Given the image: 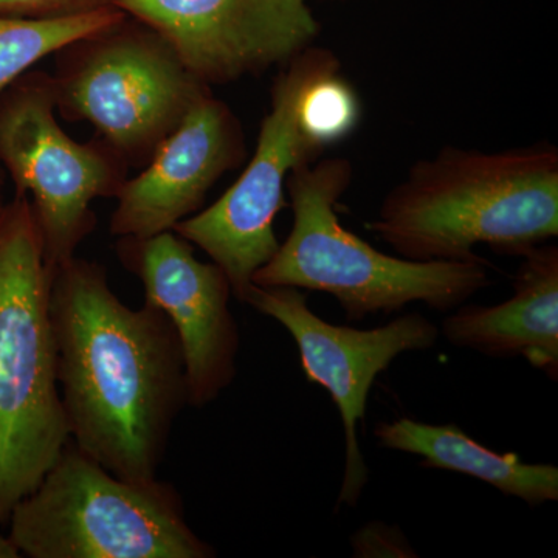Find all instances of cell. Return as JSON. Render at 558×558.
Masks as SVG:
<instances>
[{
	"mask_svg": "<svg viewBox=\"0 0 558 558\" xmlns=\"http://www.w3.org/2000/svg\"><path fill=\"white\" fill-rule=\"evenodd\" d=\"M513 295L495 306L461 304L439 333L488 357H521L558 379V247L542 244L520 256Z\"/></svg>",
	"mask_w": 558,
	"mask_h": 558,
	"instance_id": "4fadbf2b",
	"label": "cell"
},
{
	"mask_svg": "<svg viewBox=\"0 0 558 558\" xmlns=\"http://www.w3.org/2000/svg\"><path fill=\"white\" fill-rule=\"evenodd\" d=\"M351 161L332 157L300 165L286 183L292 229L253 284L323 292L339 301L348 322L395 314L410 303L457 310L492 284L488 263L411 260L388 255L340 222L337 204L351 186Z\"/></svg>",
	"mask_w": 558,
	"mask_h": 558,
	"instance_id": "3957f363",
	"label": "cell"
},
{
	"mask_svg": "<svg viewBox=\"0 0 558 558\" xmlns=\"http://www.w3.org/2000/svg\"><path fill=\"white\" fill-rule=\"evenodd\" d=\"M124 16L126 13L117 7L47 20L0 16V95L44 58Z\"/></svg>",
	"mask_w": 558,
	"mask_h": 558,
	"instance_id": "9a60e30c",
	"label": "cell"
},
{
	"mask_svg": "<svg viewBox=\"0 0 558 558\" xmlns=\"http://www.w3.org/2000/svg\"><path fill=\"white\" fill-rule=\"evenodd\" d=\"M366 227L411 260L476 259V245L523 256L558 236V149L446 146L410 168Z\"/></svg>",
	"mask_w": 558,
	"mask_h": 558,
	"instance_id": "7a4b0ae2",
	"label": "cell"
},
{
	"mask_svg": "<svg viewBox=\"0 0 558 558\" xmlns=\"http://www.w3.org/2000/svg\"><path fill=\"white\" fill-rule=\"evenodd\" d=\"M117 0H0V16L47 17L76 16L116 7Z\"/></svg>",
	"mask_w": 558,
	"mask_h": 558,
	"instance_id": "ac0fdd59",
	"label": "cell"
},
{
	"mask_svg": "<svg viewBox=\"0 0 558 558\" xmlns=\"http://www.w3.org/2000/svg\"><path fill=\"white\" fill-rule=\"evenodd\" d=\"M116 7L167 39L209 87L282 68L319 35L307 0H117Z\"/></svg>",
	"mask_w": 558,
	"mask_h": 558,
	"instance_id": "30bf717a",
	"label": "cell"
},
{
	"mask_svg": "<svg viewBox=\"0 0 558 558\" xmlns=\"http://www.w3.org/2000/svg\"><path fill=\"white\" fill-rule=\"evenodd\" d=\"M123 266L142 281L145 303L170 318L185 360L189 405L204 409L236 377L241 333L230 311L229 278L218 264L202 263L175 231L120 238Z\"/></svg>",
	"mask_w": 558,
	"mask_h": 558,
	"instance_id": "8fae6325",
	"label": "cell"
},
{
	"mask_svg": "<svg viewBox=\"0 0 558 558\" xmlns=\"http://www.w3.org/2000/svg\"><path fill=\"white\" fill-rule=\"evenodd\" d=\"M0 163L14 194L31 197L50 274L97 226L92 204L116 197L130 165L102 140L62 130L50 73L31 70L0 95Z\"/></svg>",
	"mask_w": 558,
	"mask_h": 558,
	"instance_id": "ba28073f",
	"label": "cell"
},
{
	"mask_svg": "<svg viewBox=\"0 0 558 558\" xmlns=\"http://www.w3.org/2000/svg\"><path fill=\"white\" fill-rule=\"evenodd\" d=\"M355 558H414L418 557L409 538L399 526L369 521L351 537Z\"/></svg>",
	"mask_w": 558,
	"mask_h": 558,
	"instance_id": "e0dca14e",
	"label": "cell"
},
{
	"mask_svg": "<svg viewBox=\"0 0 558 558\" xmlns=\"http://www.w3.org/2000/svg\"><path fill=\"white\" fill-rule=\"evenodd\" d=\"M242 304L288 329L299 347L304 376L336 403L344 432L339 505L355 508L369 481L357 433L371 388L399 355L435 347L438 326L422 314H405L373 329L332 325L312 312L307 292L288 286L252 284Z\"/></svg>",
	"mask_w": 558,
	"mask_h": 558,
	"instance_id": "9c48e42d",
	"label": "cell"
},
{
	"mask_svg": "<svg viewBox=\"0 0 558 558\" xmlns=\"http://www.w3.org/2000/svg\"><path fill=\"white\" fill-rule=\"evenodd\" d=\"M21 557L14 543L11 542L9 535L0 534V558H17Z\"/></svg>",
	"mask_w": 558,
	"mask_h": 558,
	"instance_id": "d6986e66",
	"label": "cell"
},
{
	"mask_svg": "<svg viewBox=\"0 0 558 558\" xmlns=\"http://www.w3.org/2000/svg\"><path fill=\"white\" fill-rule=\"evenodd\" d=\"M3 183H5V172L0 170V190H2Z\"/></svg>",
	"mask_w": 558,
	"mask_h": 558,
	"instance_id": "ffe728a7",
	"label": "cell"
},
{
	"mask_svg": "<svg viewBox=\"0 0 558 558\" xmlns=\"http://www.w3.org/2000/svg\"><path fill=\"white\" fill-rule=\"evenodd\" d=\"M57 57L51 84L58 113L89 121L130 167H145L186 113L211 94L167 39L128 14Z\"/></svg>",
	"mask_w": 558,
	"mask_h": 558,
	"instance_id": "8992f818",
	"label": "cell"
},
{
	"mask_svg": "<svg viewBox=\"0 0 558 558\" xmlns=\"http://www.w3.org/2000/svg\"><path fill=\"white\" fill-rule=\"evenodd\" d=\"M3 205V199H2V196H0V207H2Z\"/></svg>",
	"mask_w": 558,
	"mask_h": 558,
	"instance_id": "44dd1931",
	"label": "cell"
},
{
	"mask_svg": "<svg viewBox=\"0 0 558 558\" xmlns=\"http://www.w3.org/2000/svg\"><path fill=\"white\" fill-rule=\"evenodd\" d=\"M384 449L417 454L422 465L450 470L483 481L508 497L523 499L531 506L558 501V468L527 464L519 453H498L470 438L458 425H433L399 417L374 428Z\"/></svg>",
	"mask_w": 558,
	"mask_h": 558,
	"instance_id": "5bb4252c",
	"label": "cell"
},
{
	"mask_svg": "<svg viewBox=\"0 0 558 558\" xmlns=\"http://www.w3.org/2000/svg\"><path fill=\"white\" fill-rule=\"evenodd\" d=\"M247 156L236 113L215 95L202 98L116 194L110 234L149 238L199 211L208 191Z\"/></svg>",
	"mask_w": 558,
	"mask_h": 558,
	"instance_id": "7c38bea8",
	"label": "cell"
},
{
	"mask_svg": "<svg viewBox=\"0 0 558 558\" xmlns=\"http://www.w3.org/2000/svg\"><path fill=\"white\" fill-rule=\"evenodd\" d=\"M9 537L31 558H213L178 488L113 475L69 440L11 512Z\"/></svg>",
	"mask_w": 558,
	"mask_h": 558,
	"instance_id": "5b68a950",
	"label": "cell"
},
{
	"mask_svg": "<svg viewBox=\"0 0 558 558\" xmlns=\"http://www.w3.org/2000/svg\"><path fill=\"white\" fill-rule=\"evenodd\" d=\"M339 69L340 60L332 51L315 46L282 65L271 86L270 110L260 123L255 153L240 179L215 204L172 230L226 271L231 292L241 303L256 271L279 247L274 226L286 207L289 175L326 150L304 130V92L318 76Z\"/></svg>",
	"mask_w": 558,
	"mask_h": 558,
	"instance_id": "52a82bcc",
	"label": "cell"
},
{
	"mask_svg": "<svg viewBox=\"0 0 558 558\" xmlns=\"http://www.w3.org/2000/svg\"><path fill=\"white\" fill-rule=\"evenodd\" d=\"M301 120L307 134L326 149L357 128V92L341 76V69L330 70L312 81L301 100Z\"/></svg>",
	"mask_w": 558,
	"mask_h": 558,
	"instance_id": "2e32d148",
	"label": "cell"
},
{
	"mask_svg": "<svg viewBox=\"0 0 558 558\" xmlns=\"http://www.w3.org/2000/svg\"><path fill=\"white\" fill-rule=\"evenodd\" d=\"M51 274L31 197L0 207V524L70 440L50 322Z\"/></svg>",
	"mask_w": 558,
	"mask_h": 558,
	"instance_id": "277c9868",
	"label": "cell"
},
{
	"mask_svg": "<svg viewBox=\"0 0 558 558\" xmlns=\"http://www.w3.org/2000/svg\"><path fill=\"white\" fill-rule=\"evenodd\" d=\"M49 307L70 440L120 478L156 480L189 405L170 318L150 304L128 307L106 267L78 256L51 271Z\"/></svg>",
	"mask_w": 558,
	"mask_h": 558,
	"instance_id": "6da1fadb",
	"label": "cell"
}]
</instances>
